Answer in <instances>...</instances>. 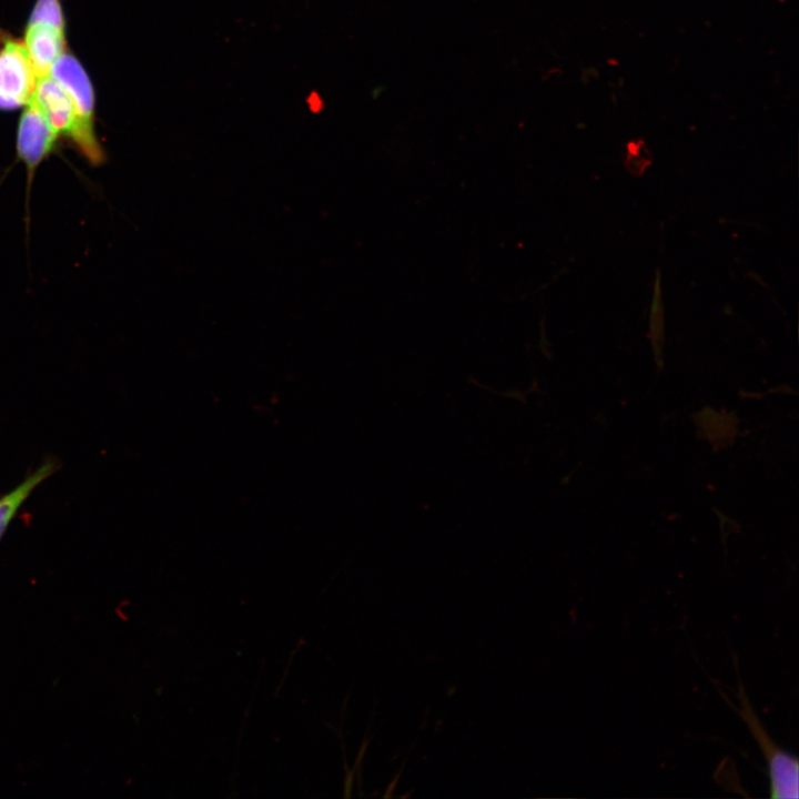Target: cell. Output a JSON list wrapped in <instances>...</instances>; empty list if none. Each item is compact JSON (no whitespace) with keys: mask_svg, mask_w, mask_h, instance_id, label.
<instances>
[{"mask_svg":"<svg viewBox=\"0 0 799 799\" xmlns=\"http://www.w3.org/2000/svg\"><path fill=\"white\" fill-rule=\"evenodd\" d=\"M23 43L37 78L47 75L53 63L65 52L64 29L48 22H28Z\"/></svg>","mask_w":799,"mask_h":799,"instance_id":"obj_6","label":"cell"},{"mask_svg":"<svg viewBox=\"0 0 799 799\" xmlns=\"http://www.w3.org/2000/svg\"><path fill=\"white\" fill-rule=\"evenodd\" d=\"M59 135L32 95L24 105L17 131V154L27 169L29 186L38 166L53 152Z\"/></svg>","mask_w":799,"mask_h":799,"instance_id":"obj_4","label":"cell"},{"mask_svg":"<svg viewBox=\"0 0 799 799\" xmlns=\"http://www.w3.org/2000/svg\"><path fill=\"white\" fill-rule=\"evenodd\" d=\"M53 128L73 142L78 133V119L67 91L50 75L37 79L33 92Z\"/></svg>","mask_w":799,"mask_h":799,"instance_id":"obj_5","label":"cell"},{"mask_svg":"<svg viewBox=\"0 0 799 799\" xmlns=\"http://www.w3.org/2000/svg\"><path fill=\"white\" fill-rule=\"evenodd\" d=\"M37 79L23 41L4 37L0 47V110L24 107L33 95Z\"/></svg>","mask_w":799,"mask_h":799,"instance_id":"obj_3","label":"cell"},{"mask_svg":"<svg viewBox=\"0 0 799 799\" xmlns=\"http://www.w3.org/2000/svg\"><path fill=\"white\" fill-rule=\"evenodd\" d=\"M57 468V462L53 459L45 461L11 492L0 496V539L23 502L32 490L52 475Z\"/></svg>","mask_w":799,"mask_h":799,"instance_id":"obj_7","label":"cell"},{"mask_svg":"<svg viewBox=\"0 0 799 799\" xmlns=\"http://www.w3.org/2000/svg\"><path fill=\"white\" fill-rule=\"evenodd\" d=\"M69 94L78 119L73 143L93 164L104 161V152L94 131V94L91 81L79 60L70 52L62 53L49 73Z\"/></svg>","mask_w":799,"mask_h":799,"instance_id":"obj_1","label":"cell"},{"mask_svg":"<svg viewBox=\"0 0 799 799\" xmlns=\"http://www.w3.org/2000/svg\"><path fill=\"white\" fill-rule=\"evenodd\" d=\"M737 697L740 704L736 711L748 726L757 741L768 766L769 796L773 799H796L799 797V762L798 759L779 748L770 738L756 715L741 680L739 679Z\"/></svg>","mask_w":799,"mask_h":799,"instance_id":"obj_2","label":"cell"},{"mask_svg":"<svg viewBox=\"0 0 799 799\" xmlns=\"http://www.w3.org/2000/svg\"><path fill=\"white\" fill-rule=\"evenodd\" d=\"M48 22L64 29V17L60 0H37L29 22Z\"/></svg>","mask_w":799,"mask_h":799,"instance_id":"obj_8","label":"cell"}]
</instances>
